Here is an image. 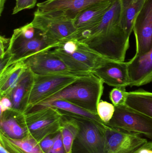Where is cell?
I'll return each mask as SVG.
<instances>
[{
  "mask_svg": "<svg viewBox=\"0 0 152 153\" xmlns=\"http://www.w3.org/2000/svg\"><path fill=\"white\" fill-rule=\"evenodd\" d=\"M35 77L33 72L27 68L18 83L7 95L12 103V109L26 113Z\"/></svg>",
  "mask_w": 152,
  "mask_h": 153,
  "instance_id": "cell-16",
  "label": "cell"
},
{
  "mask_svg": "<svg viewBox=\"0 0 152 153\" xmlns=\"http://www.w3.org/2000/svg\"><path fill=\"white\" fill-rule=\"evenodd\" d=\"M127 91L125 87H115L109 93V99L115 107L124 105Z\"/></svg>",
  "mask_w": 152,
  "mask_h": 153,
  "instance_id": "cell-26",
  "label": "cell"
},
{
  "mask_svg": "<svg viewBox=\"0 0 152 153\" xmlns=\"http://www.w3.org/2000/svg\"><path fill=\"white\" fill-rule=\"evenodd\" d=\"M105 153H130L148 142L141 134L108 127Z\"/></svg>",
  "mask_w": 152,
  "mask_h": 153,
  "instance_id": "cell-11",
  "label": "cell"
},
{
  "mask_svg": "<svg viewBox=\"0 0 152 153\" xmlns=\"http://www.w3.org/2000/svg\"><path fill=\"white\" fill-rule=\"evenodd\" d=\"M55 140V136L54 137H50V136L44 139L41 143L40 145L43 151L45 153H49L52 148Z\"/></svg>",
  "mask_w": 152,
  "mask_h": 153,
  "instance_id": "cell-29",
  "label": "cell"
},
{
  "mask_svg": "<svg viewBox=\"0 0 152 153\" xmlns=\"http://www.w3.org/2000/svg\"><path fill=\"white\" fill-rule=\"evenodd\" d=\"M103 91V82L92 73L87 76L79 77L38 105L62 100L97 114V105L101 100Z\"/></svg>",
  "mask_w": 152,
  "mask_h": 153,
  "instance_id": "cell-1",
  "label": "cell"
},
{
  "mask_svg": "<svg viewBox=\"0 0 152 153\" xmlns=\"http://www.w3.org/2000/svg\"><path fill=\"white\" fill-rule=\"evenodd\" d=\"M36 3L37 0H16L12 14H16L24 10L34 8Z\"/></svg>",
  "mask_w": 152,
  "mask_h": 153,
  "instance_id": "cell-27",
  "label": "cell"
},
{
  "mask_svg": "<svg viewBox=\"0 0 152 153\" xmlns=\"http://www.w3.org/2000/svg\"><path fill=\"white\" fill-rule=\"evenodd\" d=\"M6 1V0H0V16L1 15L3 11Z\"/></svg>",
  "mask_w": 152,
  "mask_h": 153,
  "instance_id": "cell-33",
  "label": "cell"
},
{
  "mask_svg": "<svg viewBox=\"0 0 152 153\" xmlns=\"http://www.w3.org/2000/svg\"><path fill=\"white\" fill-rule=\"evenodd\" d=\"M10 41V39L2 36L0 37V59H1L4 56L9 46Z\"/></svg>",
  "mask_w": 152,
  "mask_h": 153,
  "instance_id": "cell-31",
  "label": "cell"
},
{
  "mask_svg": "<svg viewBox=\"0 0 152 153\" xmlns=\"http://www.w3.org/2000/svg\"><path fill=\"white\" fill-rule=\"evenodd\" d=\"M125 104L152 119V92L142 89L127 92Z\"/></svg>",
  "mask_w": 152,
  "mask_h": 153,
  "instance_id": "cell-21",
  "label": "cell"
},
{
  "mask_svg": "<svg viewBox=\"0 0 152 153\" xmlns=\"http://www.w3.org/2000/svg\"><path fill=\"white\" fill-rule=\"evenodd\" d=\"M49 153H66L60 133H58L55 135L54 144Z\"/></svg>",
  "mask_w": 152,
  "mask_h": 153,
  "instance_id": "cell-28",
  "label": "cell"
},
{
  "mask_svg": "<svg viewBox=\"0 0 152 153\" xmlns=\"http://www.w3.org/2000/svg\"><path fill=\"white\" fill-rule=\"evenodd\" d=\"M24 114L10 109L0 114V133L14 139H21L28 135L25 127Z\"/></svg>",
  "mask_w": 152,
  "mask_h": 153,
  "instance_id": "cell-18",
  "label": "cell"
},
{
  "mask_svg": "<svg viewBox=\"0 0 152 153\" xmlns=\"http://www.w3.org/2000/svg\"><path fill=\"white\" fill-rule=\"evenodd\" d=\"M107 126L143 135L152 141V119L125 104L115 107L113 117Z\"/></svg>",
  "mask_w": 152,
  "mask_h": 153,
  "instance_id": "cell-7",
  "label": "cell"
},
{
  "mask_svg": "<svg viewBox=\"0 0 152 153\" xmlns=\"http://www.w3.org/2000/svg\"><path fill=\"white\" fill-rule=\"evenodd\" d=\"M51 51L72 69L82 72L93 73L105 58L85 43L74 38L61 40Z\"/></svg>",
  "mask_w": 152,
  "mask_h": 153,
  "instance_id": "cell-3",
  "label": "cell"
},
{
  "mask_svg": "<svg viewBox=\"0 0 152 153\" xmlns=\"http://www.w3.org/2000/svg\"><path fill=\"white\" fill-rule=\"evenodd\" d=\"M130 153H152V141L147 142Z\"/></svg>",
  "mask_w": 152,
  "mask_h": 153,
  "instance_id": "cell-32",
  "label": "cell"
},
{
  "mask_svg": "<svg viewBox=\"0 0 152 153\" xmlns=\"http://www.w3.org/2000/svg\"><path fill=\"white\" fill-rule=\"evenodd\" d=\"M128 62L129 86H142L152 82V47L144 54H135Z\"/></svg>",
  "mask_w": 152,
  "mask_h": 153,
  "instance_id": "cell-15",
  "label": "cell"
},
{
  "mask_svg": "<svg viewBox=\"0 0 152 153\" xmlns=\"http://www.w3.org/2000/svg\"><path fill=\"white\" fill-rule=\"evenodd\" d=\"M133 31L136 43V55H142L152 47V0H146L137 17Z\"/></svg>",
  "mask_w": 152,
  "mask_h": 153,
  "instance_id": "cell-12",
  "label": "cell"
},
{
  "mask_svg": "<svg viewBox=\"0 0 152 153\" xmlns=\"http://www.w3.org/2000/svg\"><path fill=\"white\" fill-rule=\"evenodd\" d=\"M23 61L14 63L0 73V97L7 96L26 70Z\"/></svg>",
  "mask_w": 152,
  "mask_h": 153,
  "instance_id": "cell-20",
  "label": "cell"
},
{
  "mask_svg": "<svg viewBox=\"0 0 152 153\" xmlns=\"http://www.w3.org/2000/svg\"><path fill=\"white\" fill-rule=\"evenodd\" d=\"M115 0L93 4L78 13L73 20L78 30H88L98 25L104 15L113 4Z\"/></svg>",
  "mask_w": 152,
  "mask_h": 153,
  "instance_id": "cell-17",
  "label": "cell"
},
{
  "mask_svg": "<svg viewBox=\"0 0 152 153\" xmlns=\"http://www.w3.org/2000/svg\"><path fill=\"white\" fill-rule=\"evenodd\" d=\"M111 0H46L37 4V10L54 17L73 20L87 7Z\"/></svg>",
  "mask_w": 152,
  "mask_h": 153,
  "instance_id": "cell-10",
  "label": "cell"
},
{
  "mask_svg": "<svg viewBox=\"0 0 152 153\" xmlns=\"http://www.w3.org/2000/svg\"><path fill=\"white\" fill-rule=\"evenodd\" d=\"M93 73L109 86L126 88L130 85L128 62L104 58Z\"/></svg>",
  "mask_w": 152,
  "mask_h": 153,
  "instance_id": "cell-13",
  "label": "cell"
},
{
  "mask_svg": "<svg viewBox=\"0 0 152 153\" xmlns=\"http://www.w3.org/2000/svg\"><path fill=\"white\" fill-rule=\"evenodd\" d=\"M47 107L55 108L59 110L63 115L71 117L86 118L95 120L99 123L104 124L101 120L98 114L90 112L73 103L62 100H57L46 104H40L34 107L31 110Z\"/></svg>",
  "mask_w": 152,
  "mask_h": 153,
  "instance_id": "cell-23",
  "label": "cell"
},
{
  "mask_svg": "<svg viewBox=\"0 0 152 153\" xmlns=\"http://www.w3.org/2000/svg\"><path fill=\"white\" fill-rule=\"evenodd\" d=\"M63 114L51 107L32 110L24 114L28 135L40 143L46 137L60 132Z\"/></svg>",
  "mask_w": 152,
  "mask_h": 153,
  "instance_id": "cell-5",
  "label": "cell"
},
{
  "mask_svg": "<svg viewBox=\"0 0 152 153\" xmlns=\"http://www.w3.org/2000/svg\"><path fill=\"white\" fill-rule=\"evenodd\" d=\"M0 144L10 153H45L40 144L30 136L14 139L0 133Z\"/></svg>",
  "mask_w": 152,
  "mask_h": 153,
  "instance_id": "cell-19",
  "label": "cell"
},
{
  "mask_svg": "<svg viewBox=\"0 0 152 153\" xmlns=\"http://www.w3.org/2000/svg\"><path fill=\"white\" fill-rule=\"evenodd\" d=\"M146 0H120L121 13L120 25L130 36L134 23Z\"/></svg>",
  "mask_w": 152,
  "mask_h": 153,
  "instance_id": "cell-22",
  "label": "cell"
},
{
  "mask_svg": "<svg viewBox=\"0 0 152 153\" xmlns=\"http://www.w3.org/2000/svg\"><path fill=\"white\" fill-rule=\"evenodd\" d=\"M0 153H10L7 151L5 148L3 147L0 144Z\"/></svg>",
  "mask_w": 152,
  "mask_h": 153,
  "instance_id": "cell-34",
  "label": "cell"
},
{
  "mask_svg": "<svg viewBox=\"0 0 152 153\" xmlns=\"http://www.w3.org/2000/svg\"><path fill=\"white\" fill-rule=\"evenodd\" d=\"M121 7L120 0H115L113 4L104 14L101 22L88 30H78L69 38L84 42L101 36L118 25H120Z\"/></svg>",
  "mask_w": 152,
  "mask_h": 153,
  "instance_id": "cell-14",
  "label": "cell"
},
{
  "mask_svg": "<svg viewBox=\"0 0 152 153\" xmlns=\"http://www.w3.org/2000/svg\"><path fill=\"white\" fill-rule=\"evenodd\" d=\"M115 107L111 103L101 100L97 107V113L101 120L107 125L114 116Z\"/></svg>",
  "mask_w": 152,
  "mask_h": 153,
  "instance_id": "cell-25",
  "label": "cell"
},
{
  "mask_svg": "<svg viewBox=\"0 0 152 153\" xmlns=\"http://www.w3.org/2000/svg\"><path fill=\"white\" fill-rule=\"evenodd\" d=\"M79 130V127L76 120L71 117L63 114L60 133L66 153H71L73 143Z\"/></svg>",
  "mask_w": 152,
  "mask_h": 153,
  "instance_id": "cell-24",
  "label": "cell"
},
{
  "mask_svg": "<svg viewBox=\"0 0 152 153\" xmlns=\"http://www.w3.org/2000/svg\"><path fill=\"white\" fill-rule=\"evenodd\" d=\"M23 61L35 75L38 76L67 75L82 77L92 73L74 70L51 50L37 53Z\"/></svg>",
  "mask_w": 152,
  "mask_h": 153,
  "instance_id": "cell-6",
  "label": "cell"
},
{
  "mask_svg": "<svg viewBox=\"0 0 152 153\" xmlns=\"http://www.w3.org/2000/svg\"><path fill=\"white\" fill-rule=\"evenodd\" d=\"M69 117L76 120L79 127L71 153H106L105 133L109 126L86 118Z\"/></svg>",
  "mask_w": 152,
  "mask_h": 153,
  "instance_id": "cell-4",
  "label": "cell"
},
{
  "mask_svg": "<svg viewBox=\"0 0 152 153\" xmlns=\"http://www.w3.org/2000/svg\"><path fill=\"white\" fill-rule=\"evenodd\" d=\"M80 77L67 75H35L26 113Z\"/></svg>",
  "mask_w": 152,
  "mask_h": 153,
  "instance_id": "cell-8",
  "label": "cell"
},
{
  "mask_svg": "<svg viewBox=\"0 0 152 153\" xmlns=\"http://www.w3.org/2000/svg\"><path fill=\"white\" fill-rule=\"evenodd\" d=\"M59 42L47 37L31 22L16 29L6 50L10 57L8 67L37 53L52 50L58 46Z\"/></svg>",
  "mask_w": 152,
  "mask_h": 153,
  "instance_id": "cell-2",
  "label": "cell"
},
{
  "mask_svg": "<svg viewBox=\"0 0 152 153\" xmlns=\"http://www.w3.org/2000/svg\"><path fill=\"white\" fill-rule=\"evenodd\" d=\"M0 99H1V100H0L1 114L7 110L12 109V103L8 96L0 97Z\"/></svg>",
  "mask_w": 152,
  "mask_h": 153,
  "instance_id": "cell-30",
  "label": "cell"
},
{
  "mask_svg": "<svg viewBox=\"0 0 152 153\" xmlns=\"http://www.w3.org/2000/svg\"><path fill=\"white\" fill-rule=\"evenodd\" d=\"M33 27L54 41H61L72 36L77 29L73 20L54 17L36 10L31 22Z\"/></svg>",
  "mask_w": 152,
  "mask_h": 153,
  "instance_id": "cell-9",
  "label": "cell"
}]
</instances>
